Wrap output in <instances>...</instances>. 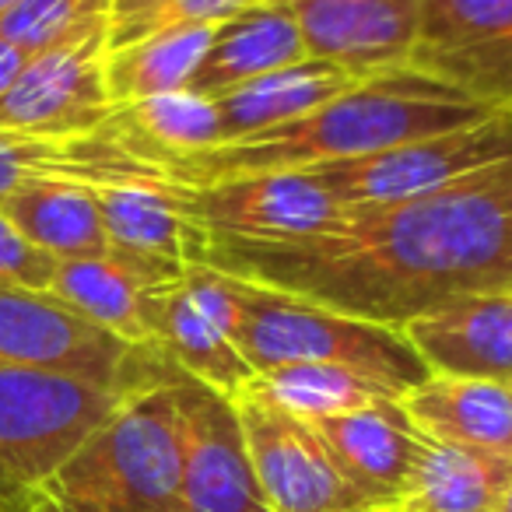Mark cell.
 I'll list each match as a JSON object with an SVG mask.
<instances>
[{
  "label": "cell",
  "instance_id": "obj_1",
  "mask_svg": "<svg viewBox=\"0 0 512 512\" xmlns=\"http://www.w3.org/2000/svg\"><path fill=\"white\" fill-rule=\"evenodd\" d=\"M193 264L404 330L467 295L512 292V158L425 197L348 207L285 242L207 235Z\"/></svg>",
  "mask_w": 512,
  "mask_h": 512
},
{
  "label": "cell",
  "instance_id": "obj_2",
  "mask_svg": "<svg viewBox=\"0 0 512 512\" xmlns=\"http://www.w3.org/2000/svg\"><path fill=\"white\" fill-rule=\"evenodd\" d=\"M491 113L498 109L481 106L467 92L418 67L400 64L369 74L302 120L253 134L246 141L169 158L158 165V172L179 186H204L260 172H306L334 162H355L418 137L470 127Z\"/></svg>",
  "mask_w": 512,
  "mask_h": 512
},
{
  "label": "cell",
  "instance_id": "obj_3",
  "mask_svg": "<svg viewBox=\"0 0 512 512\" xmlns=\"http://www.w3.org/2000/svg\"><path fill=\"white\" fill-rule=\"evenodd\" d=\"M179 484L183 432L162 376L158 386L130 393L29 502L57 512H183Z\"/></svg>",
  "mask_w": 512,
  "mask_h": 512
},
{
  "label": "cell",
  "instance_id": "obj_4",
  "mask_svg": "<svg viewBox=\"0 0 512 512\" xmlns=\"http://www.w3.org/2000/svg\"><path fill=\"white\" fill-rule=\"evenodd\" d=\"M228 278L235 295V320L228 337L253 372H271L299 362L341 365L383 383L400 400L432 376L404 330L355 320L235 274Z\"/></svg>",
  "mask_w": 512,
  "mask_h": 512
},
{
  "label": "cell",
  "instance_id": "obj_5",
  "mask_svg": "<svg viewBox=\"0 0 512 512\" xmlns=\"http://www.w3.org/2000/svg\"><path fill=\"white\" fill-rule=\"evenodd\" d=\"M130 393L0 362V512H15L99 432Z\"/></svg>",
  "mask_w": 512,
  "mask_h": 512
},
{
  "label": "cell",
  "instance_id": "obj_6",
  "mask_svg": "<svg viewBox=\"0 0 512 512\" xmlns=\"http://www.w3.org/2000/svg\"><path fill=\"white\" fill-rule=\"evenodd\" d=\"M0 362L60 372L120 393H141L165 376L155 348H134L74 313L53 292L0 281Z\"/></svg>",
  "mask_w": 512,
  "mask_h": 512
},
{
  "label": "cell",
  "instance_id": "obj_7",
  "mask_svg": "<svg viewBox=\"0 0 512 512\" xmlns=\"http://www.w3.org/2000/svg\"><path fill=\"white\" fill-rule=\"evenodd\" d=\"M505 158H512V109H498L470 127L418 137L355 162H334L306 172L327 186L337 204L348 211V207L425 197Z\"/></svg>",
  "mask_w": 512,
  "mask_h": 512
},
{
  "label": "cell",
  "instance_id": "obj_8",
  "mask_svg": "<svg viewBox=\"0 0 512 512\" xmlns=\"http://www.w3.org/2000/svg\"><path fill=\"white\" fill-rule=\"evenodd\" d=\"M165 383L176 397L183 432V512H274L256 481L232 397L179 372L172 362Z\"/></svg>",
  "mask_w": 512,
  "mask_h": 512
},
{
  "label": "cell",
  "instance_id": "obj_9",
  "mask_svg": "<svg viewBox=\"0 0 512 512\" xmlns=\"http://www.w3.org/2000/svg\"><path fill=\"white\" fill-rule=\"evenodd\" d=\"M246 435L256 481L274 512H365L376 509L348 477L341 474L309 421L285 414L256 397H232Z\"/></svg>",
  "mask_w": 512,
  "mask_h": 512
},
{
  "label": "cell",
  "instance_id": "obj_10",
  "mask_svg": "<svg viewBox=\"0 0 512 512\" xmlns=\"http://www.w3.org/2000/svg\"><path fill=\"white\" fill-rule=\"evenodd\" d=\"M106 53L109 29H95L29 57L0 95V127L57 141L102 130L116 109L106 88Z\"/></svg>",
  "mask_w": 512,
  "mask_h": 512
},
{
  "label": "cell",
  "instance_id": "obj_11",
  "mask_svg": "<svg viewBox=\"0 0 512 512\" xmlns=\"http://www.w3.org/2000/svg\"><path fill=\"white\" fill-rule=\"evenodd\" d=\"M179 211L207 235L285 242L330 228L344 214L334 193L309 172H260L204 186H179Z\"/></svg>",
  "mask_w": 512,
  "mask_h": 512
},
{
  "label": "cell",
  "instance_id": "obj_12",
  "mask_svg": "<svg viewBox=\"0 0 512 512\" xmlns=\"http://www.w3.org/2000/svg\"><path fill=\"white\" fill-rule=\"evenodd\" d=\"M302 32L306 53L355 78L407 64L421 25V0H271Z\"/></svg>",
  "mask_w": 512,
  "mask_h": 512
},
{
  "label": "cell",
  "instance_id": "obj_13",
  "mask_svg": "<svg viewBox=\"0 0 512 512\" xmlns=\"http://www.w3.org/2000/svg\"><path fill=\"white\" fill-rule=\"evenodd\" d=\"M327 442L341 474L376 509H397L411 491L428 435L411 421L400 400L358 407L337 418L309 421Z\"/></svg>",
  "mask_w": 512,
  "mask_h": 512
},
{
  "label": "cell",
  "instance_id": "obj_14",
  "mask_svg": "<svg viewBox=\"0 0 512 512\" xmlns=\"http://www.w3.org/2000/svg\"><path fill=\"white\" fill-rule=\"evenodd\" d=\"M435 376L512 383V292L467 295L404 327Z\"/></svg>",
  "mask_w": 512,
  "mask_h": 512
},
{
  "label": "cell",
  "instance_id": "obj_15",
  "mask_svg": "<svg viewBox=\"0 0 512 512\" xmlns=\"http://www.w3.org/2000/svg\"><path fill=\"white\" fill-rule=\"evenodd\" d=\"M102 225L113 242V256L127 260H172L193 264L200 253V232L179 211L176 183L158 176H130L95 183Z\"/></svg>",
  "mask_w": 512,
  "mask_h": 512
},
{
  "label": "cell",
  "instance_id": "obj_16",
  "mask_svg": "<svg viewBox=\"0 0 512 512\" xmlns=\"http://www.w3.org/2000/svg\"><path fill=\"white\" fill-rule=\"evenodd\" d=\"M183 274L172 260H127V256H99V260H57V271L46 292L99 323L102 330L123 337L134 348H151L144 327V295L158 281Z\"/></svg>",
  "mask_w": 512,
  "mask_h": 512
},
{
  "label": "cell",
  "instance_id": "obj_17",
  "mask_svg": "<svg viewBox=\"0 0 512 512\" xmlns=\"http://www.w3.org/2000/svg\"><path fill=\"white\" fill-rule=\"evenodd\" d=\"M144 327H148V341L158 355L225 397L242 393L256 376L246 358L239 355V348L197 309V302L183 285V274L148 288Z\"/></svg>",
  "mask_w": 512,
  "mask_h": 512
},
{
  "label": "cell",
  "instance_id": "obj_18",
  "mask_svg": "<svg viewBox=\"0 0 512 512\" xmlns=\"http://www.w3.org/2000/svg\"><path fill=\"white\" fill-rule=\"evenodd\" d=\"M306 57L309 53L299 25L288 18V11L264 0V4L239 11L214 29L211 46L193 71L186 92L221 99L232 88L249 85V81L281 71V67H292Z\"/></svg>",
  "mask_w": 512,
  "mask_h": 512
},
{
  "label": "cell",
  "instance_id": "obj_19",
  "mask_svg": "<svg viewBox=\"0 0 512 512\" xmlns=\"http://www.w3.org/2000/svg\"><path fill=\"white\" fill-rule=\"evenodd\" d=\"M400 404L432 439L512 460V383L432 372Z\"/></svg>",
  "mask_w": 512,
  "mask_h": 512
},
{
  "label": "cell",
  "instance_id": "obj_20",
  "mask_svg": "<svg viewBox=\"0 0 512 512\" xmlns=\"http://www.w3.org/2000/svg\"><path fill=\"white\" fill-rule=\"evenodd\" d=\"M358 81L362 78H355L344 67L306 57L292 67H281V71L264 74V78L249 81V85L232 88L221 99H214L221 144L246 141L253 134H264V130L302 120L313 109L327 106L330 99L348 92Z\"/></svg>",
  "mask_w": 512,
  "mask_h": 512
},
{
  "label": "cell",
  "instance_id": "obj_21",
  "mask_svg": "<svg viewBox=\"0 0 512 512\" xmlns=\"http://www.w3.org/2000/svg\"><path fill=\"white\" fill-rule=\"evenodd\" d=\"M0 214L53 260H99L113 256L92 183L81 179H29L18 186Z\"/></svg>",
  "mask_w": 512,
  "mask_h": 512
},
{
  "label": "cell",
  "instance_id": "obj_22",
  "mask_svg": "<svg viewBox=\"0 0 512 512\" xmlns=\"http://www.w3.org/2000/svg\"><path fill=\"white\" fill-rule=\"evenodd\" d=\"M130 176H158V172L130 158L102 130L57 141V137H32L0 127V204L29 179H81L95 186Z\"/></svg>",
  "mask_w": 512,
  "mask_h": 512
},
{
  "label": "cell",
  "instance_id": "obj_23",
  "mask_svg": "<svg viewBox=\"0 0 512 512\" xmlns=\"http://www.w3.org/2000/svg\"><path fill=\"white\" fill-rule=\"evenodd\" d=\"M509 477L512 460L505 456L428 435L411 491L393 512H495Z\"/></svg>",
  "mask_w": 512,
  "mask_h": 512
},
{
  "label": "cell",
  "instance_id": "obj_24",
  "mask_svg": "<svg viewBox=\"0 0 512 512\" xmlns=\"http://www.w3.org/2000/svg\"><path fill=\"white\" fill-rule=\"evenodd\" d=\"M218 25H190L144 36L137 43L106 53V88L113 106L151 99V95L183 92L204 60Z\"/></svg>",
  "mask_w": 512,
  "mask_h": 512
},
{
  "label": "cell",
  "instance_id": "obj_25",
  "mask_svg": "<svg viewBox=\"0 0 512 512\" xmlns=\"http://www.w3.org/2000/svg\"><path fill=\"white\" fill-rule=\"evenodd\" d=\"M242 393L264 400V404L278 407L285 414H295L302 421H323L379 404V400H400L397 393L386 390L376 379H365L351 369L323 362H299L271 372H256Z\"/></svg>",
  "mask_w": 512,
  "mask_h": 512
},
{
  "label": "cell",
  "instance_id": "obj_26",
  "mask_svg": "<svg viewBox=\"0 0 512 512\" xmlns=\"http://www.w3.org/2000/svg\"><path fill=\"white\" fill-rule=\"evenodd\" d=\"M116 0H18L0 18V39L25 57L53 50L60 43L113 25Z\"/></svg>",
  "mask_w": 512,
  "mask_h": 512
},
{
  "label": "cell",
  "instance_id": "obj_27",
  "mask_svg": "<svg viewBox=\"0 0 512 512\" xmlns=\"http://www.w3.org/2000/svg\"><path fill=\"white\" fill-rule=\"evenodd\" d=\"M512 39V0H421L414 50Z\"/></svg>",
  "mask_w": 512,
  "mask_h": 512
},
{
  "label": "cell",
  "instance_id": "obj_28",
  "mask_svg": "<svg viewBox=\"0 0 512 512\" xmlns=\"http://www.w3.org/2000/svg\"><path fill=\"white\" fill-rule=\"evenodd\" d=\"M253 4H264V0H151L141 15L109 25V50L155 36V32L190 29V25H221L239 11L253 8Z\"/></svg>",
  "mask_w": 512,
  "mask_h": 512
},
{
  "label": "cell",
  "instance_id": "obj_29",
  "mask_svg": "<svg viewBox=\"0 0 512 512\" xmlns=\"http://www.w3.org/2000/svg\"><path fill=\"white\" fill-rule=\"evenodd\" d=\"M57 260L43 249H36L4 214H0V281L25 288H50Z\"/></svg>",
  "mask_w": 512,
  "mask_h": 512
},
{
  "label": "cell",
  "instance_id": "obj_30",
  "mask_svg": "<svg viewBox=\"0 0 512 512\" xmlns=\"http://www.w3.org/2000/svg\"><path fill=\"white\" fill-rule=\"evenodd\" d=\"M25 64H29V57H25L22 50H15L11 43H4V39H0V95L8 92L11 81L22 74Z\"/></svg>",
  "mask_w": 512,
  "mask_h": 512
},
{
  "label": "cell",
  "instance_id": "obj_31",
  "mask_svg": "<svg viewBox=\"0 0 512 512\" xmlns=\"http://www.w3.org/2000/svg\"><path fill=\"white\" fill-rule=\"evenodd\" d=\"M151 0H116V8H113V25L116 22H127V18L141 15L144 8H148Z\"/></svg>",
  "mask_w": 512,
  "mask_h": 512
},
{
  "label": "cell",
  "instance_id": "obj_32",
  "mask_svg": "<svg viewBox=\"0 0 512 512\" xmlns=\"http://www.w3.org/2000/svg\"><path fill=\"white\" fill-rule=\"evenodd\" d=\"M495 512H512V477H509V484H505V491H502V498H498V505H495Z\"/></svg>",
  "mask_w": 512,
  "mask_h": 512
},
{
  "label": "cell",
  "instance_id": "obj_33",
  "mask_svg": "<svg viewBox=\"0 0 512 512\" xmlns=\"http://www.w3.org/2000/svg\"><path fill=\"white\" fill-rule=\"evenodd\" d=\"M15 512H57V509H50V505H43V502H25L22 509H15Z\"/></svg>",
  "mask_w": 512,
  "mask_h": 512
},
{
  "label": "cell",
  "instance_id": "obj_34",
  "mask_svg": "<svg viewBox=\"0 0 512 512\" xmlns=\"http://www.w3.org/2000/svg\"><path fill=\"white\" fill-rule=\"evenodd\" d=\"M15 4H18V0H0V18L8 15V11H11V8H15Z\"/></svg>",
  "mask_w": 512,
  "mask_h": 512
},
{
  "label": "cell",
  "instance_id": "obj_35",
  "mask_svg": "<svg viewBox=\"0 0 512 512\" xmlns=\"http://www.w3.org/2000/svg\"><path fill=\"white\" fill-rule=\"evenodd\" d=\"M365 512H393V509H365Z\"/></svg>",
  "mask_w": 512,
  "mask_h": 512
}]
</instances>
